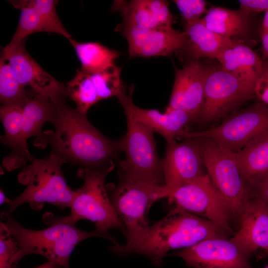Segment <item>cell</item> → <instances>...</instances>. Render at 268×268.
I'll use <instances>...</instances> for the list:
<instances>
[{"label": "cell", "instance_id": "cell-1", "mask_svg": "<svg viewBox=\"0 0 268 268\" xmlns=\"http://www.w3.org/2000/svg\"><path fill=\"white\" fill-rule=\"evenodd\" d=\"M67 97L50 98L56 110L52 123L55 132L46 131L51 152L79 168L99 169L117 162L122 151V138L104 136L89 122L86 113L68 104Z\"/></svg>", "mask_w": 268, "mask_h": 268}, {"label": "cell", "instance_id": "cell-41", "mask_svg": "<svg viewBox=\"0 0 268 268\" xmlns=\"http://www.w3.org/2000/svg\"><path fill=\"white\" fill-rule=\"evenodd\" d=\"M268 268V265H267V266H266L265 268Z\"/></svg>", "mask_w": 268, "mask_h": 268}, {"label": "cell", "instance_id": "cell-31", "mask_svg": "<svg viewBox=\"0 0 268 268\" xmlns=\"http://www.w3.org/2000/svg\"><path fill=\"white\" fill-rule=\"evenodd\" d=\"M18 250V243L7 227L0 223V268H13V260Z\"/></svg>", "mask_w": 268, "mask_h": 268}, {"label": "cell", "instance_id": "cell-22", "mask_svg": "<svg viewBox=\"0 0 268 268\" xmlns=\"http://www.w3.org/2000/svg\"><path fill=\"white\" fill-rule=\"evenodd\" d=\"M22 113V128L28 139L34 136V146L43 149L48 145L44 124H52L56 115V108L51 99L35 93L34 96L18 102Z\"/></svg>", "mask_w": 268, "mask_h": 268}, {"label": "cell", "instance_id": "cell-25", "mask_svg": "<svg viewBox=\"0 0 268 268\" xmlns=\"http://www.w3.org/2000/svg\"><path fill=\"white\" fill-rule=\"evenodd\" d=\"M250 15L241 10H232L220 6H212L201 20L209 30L231 38L242 35L250 27Z\"/></svg>", "mask_w": 268, "mask_h": 268}, {"label": "cell", "instance_id": "cell-33", "mask_svg": "<svg viewBox=\"0 0 268 268\" xmlns=\"http://www.w3.org/2000/svg\"><path fill=\"white\" fill-rule=\"evenodd\" d=\"M255 93L262 103L268 105V60L263 61L262 72L256 85Z\"/></svg>", "mask_w": 268, "mask_h": 268}, {"label": "cell", "instance_id": "cell-39", "mask_svg": "<svg viewBox=\"0 0 268 268\" xmlns=\"http://www.w3.org/2000/svg\"><path fill=\"white\" fill-rule=\"evenodd\" d=\"M10 200L4 194L3 191L0 189V204H2L5 203L9 204Z\"/></svg>", "mask_w": 268, "mask_h": 268}, {"label": "cell", "instance_id": "cell-4", "mask_svg": "<svg viewBox=\"0 0 268 268\" xmlns=\"http://www.w3.org/2000/svg\"><path fill=\"white\" fill-rule=\"evenodd\" d=\"M67 163L65 159L51 152L46 157L37 159L33 156L30 165L19 173V183L26 188L17 197L10 200L8 208L1 214L8 216L19 206L28 203L35 210H41L48 203L63 210L70 207L75 195L67 183L62 166Z\"/></svg>", "mask_w": 268, "mask_h": 268}, {"label": "cell", "instance_id": "cell-18", "mask_svg": "<svg viewBox=\"0 0 268 268\" xmlns=\"http://www.w3.org/2000/svg\"><path fill=\"white\" fill-rule=\"evenodd\" d=\"M134 86L126 87L117 97L123 108L129 109L134 117L149 128L153 133L162 135L167 144L174 141L180 137L184 129L195 117L182 109H172L160 113L156 109H146L136 106L133 99Z\"/></svg>", "mask_w": 268, "mask_h": 268}, {"label": "cell", "instance_id": "cell-17", "mask_svg": "<svg viewBox=\"0 0 268 268\" xmlns=\"http://www.w3.org/2000/svg\"><path fill=\"white\" fill-rule=\"evenodd\" d=\"M206 70L199 60L187 62L181 69L175 67L173 87L166 111L183 110L192 114L196 121L204 101Z\"/></svg>", "mask_w": 268, "mask_h": 268}, {"label": "cell", "instance_id": "cell-5", "mask_svg": "<svg viewBox=\"0 0 268 268\" xmlns=\"http://www.w3.org/2000/svg\"><path fill=\"white\" fill-rule=\"evenodd\" d=\"M114 167L113 163L99 169L79 168L77 176L84 184L75 190L69 215L57 216L47 212L43 217L45 223L48 226L55 223L74 225L79 220L85 219L94 223L98 230L109 231L118 228L124 234V227L111 202L105 184L107 177Z\"/></svg>", "mask_w": 268, "mask_h": 268}, {"label": "cell", "instance_id": "cell-13", "mask_svg": "<svg viewBox=\"0 0 268 268\" xmlns=\"http://www.w3.org/2000/svg\"><path fill=\"white\" fill-rule=\"evenodd\" d=\"M185 139L167 144L161 199L168 198L182 185L204 174L198 141L194 138Z\"/></svg>", "mask_w": 268, "mask_h": 268}, {"label": "cell", "instance_id": "cell-23", "mask_svg": "<svg viewBox=\"0 0 268 268\" xmlns=\"http://www.w3.org/2000/svg\"><path fill=\"white\" fill-rule=\"evenodd\" d=\"M216 60L223 69L255 88L262 72L263 61L250 47L235 41Z\"/></svg>", "mask_w": 268, "mask_h": 268}, {"label": "cell", "instance_id": "cell-30", "mask_svg": "<svg viewBox=\"0 0 268 268\" xmlns=\"http://www.w3.org/2000/svg\"><path fill=\"white\" fill-rule=\"evenodd\" d=\"M121 68L115 65L90 76L100 100L117 97L126 87L121 78Z\"/></svg>", "mask_w": 268, "mask_h": 268}, {"label": "cell", "instance_id": "cell-21", "mask_svg": "<svg viewBox=\"0 0 268 268\" xmlns=\"http://www.w3.org/2000/svg\"><path fill=\"white\" fill-rule=\"evenodd\" d=\"M184 32L186 41L178 52L184 53L187 62L201 58L216 59L223 50L235 42L231 38L209 30L201 19L186 25Z\"/></svg>", "mask_w": 268, "mask_h": 268}, {"label": "cell", "instance_id": "cell-6", "mask_svg": "<svg viewBox=\"0 0 268 268\" xmlns=\"http://www.w3.org/2000/svg\"><path fill=\"white\" fill-rule=\"evenodd\" d=\"M163 185L151 181L119 179L117 185L106 184L119 220L124 227L126 243L114 245L125 249L135 244L146 233L150 225L148 213L152 205L160 200Z\"/></svg>", "mask_w": 268, "mask_h": 268}, {"label": "cell", "instance_id": "cell-10", "mask_svg": "<svg viewBox=\"0 0 268 268\" xmlns=\"http://www.w3.org/2000/svg\"><path fill=\"white\" fill-rule=\"evenodd\" d=\"M255 90L220 66L207 67L204 101L196 121L209 123L225 117L255 95Z\"/></svg>", "mask_w": 268, "mask_h": 268}, {"label": "cell", "instance_id": "cell-37", "mask_svg": "<svg viewBox=\"0 0 268 268\" xmlns=\"http://www.w3.org/2000/svg\"><path fill=\"white\" fill-rule=\"evenodd\" d=\"M13 268H17L16 266H14ZM34 268H62L52 263L47 262L38 267Z\"/></svg>", "mask_w": 268, "mask_h": 268}, {"label": "cell", "instance_id": "cell-40", "mask_svg": "<svg viewBox=\"0 0 268 268\" xmlns=\"http://www.w3.org/2000/svg\"><path fill=\"white\" fill-rule=\"evenodd\" d=\"M265 252L268 255V248L264 250Z\"/></svg>", "mask_w": 268, "mask_h": 268}, {"label": "cell", "instance_id": "cell-19", "mask_svg": "<svg viewBox=\"0 0 268 268\" xmlns=\"http://www.w3.org/2000/svg\"><path fill=\"white\" fill-rule=\"evenodd\" d=\"M0 119L4 129L0 141L10 150L9 155L3 157L2 165L5 170L11 171L25 166L32 156L23 130L22 113L19 103L1 106Z\"/></svg>", "mask_w": 268, "mask_h": 268}, {"label": "cell", "instance_id": "cell-9", "mask_svg": "<svg viewBox=\"0 0 268 268\" xmlns=\"http://www.w3.org/2000/svg\"><path fill=\"white\" fill-rule=\"evenodd\" d=\"M268 131V106L260 102L235 113L214 128L183 132L180 137L209 138L232 152L241 150L252 140Z\"/></svg>", "mask_w": 268, "mask_h": 268}, {"label": "cell", "instance_id": "cell-14", "mask_svg": "<svg viewBox=\"0 0 268 268\" xmlns=\"http://www.w3.org/2000/svg\"><path fill=\"white\" fill-rule=\"evenodd\" d=\"M118 27L128 41L131 57L169 56L180 50L186 41L184 31L172 26L144 29L123 23Z\"/></svg>", "mask_w": 268, "mask_h": 268}, {"label": "cell", "instance_id": "cell-29", "mask_svg": "<svg viewBox=\"0 0 268 268\" xmlns=\"http://www.w3.org/2000/svg\"><path fill=\"white\" fill-rule=\"evenodd\" d=\"M0 60V101L1 106L13 104L29 96L25 87L15 76L7 59L2 54Z\"/></svg>", "mask_w": 268, "mask_h": 268}, {"label": "cell", "instance_id": "cell-36", "mask_svg": "<svg viewBox=\"0 0 268 268\" xmlns=\"http://www.w3.org/2000/svg\"><path fill=\"white\" fill-rule=\"evenodd\" d=\"M261 40L263 56L268 59V32H262Z\"/></svg>", "mask_w": 268, "mask_h": 268}, {"label": "cell", "instance_id": "cell-20", "mask_svg": "<svg viewBox=\"0 0 268 268\" xmlns=\"http://www.w3.org/2000/svg\"><path fill=\"white\" fill-rule=\"evenodd\" d=\"M240 227L232 238L251 255L268 247V209L251 198L240 217Z\"/></svg>", "mask_w": 268, "mask_h": 268}, {"label": "cell", "instance_id": "cell-35", "mask_svg": "<svg viewBox=\"0 0 268 268\" xmlns=\"http://www.w3.org/2000/svg\"><path fill=\"white\" fill-rule=\"evenodd\" d=\"M238 1L240 9L249 15L268 10V0H240Z\"/></svg>", "mask_w": 268, "mask_h": 268}, {"label": "cell", "instance_id": "cell-11", "mask_svg": "<svg viewBox=\"0 0 268 268\" xmlns=\"http://www.w3.org/2000/svg\"><path fill=\"white\" fill-rule=\"evenodd\" d=\"M169 205L209 220L228 233L232 214L227 202L207 174L186 183L167 198Z\"/></svg>", "mask_w": 268, "mask_h": 268}, {"label": "cell", "instance_id": "cell-38", "mask_svg": "<svg viewBox=\"0 0 268 268\" xmlns=\"http://www.w3.org/2000/svg\"><path fill=\"white\" fill-rule=\"evenodd\" d=\"M262 25V32H268V10L265 12Z\"/></svg>", "mask_w": 268, "mask_h": 268}, {"label": "cell", "instance_id": "cell-27", "mask_svg": "<svg viewBox=\"0 0 268 268\" xmlns=\"http://www.w3.org/2000/svg\"><path fill=\"white\" fill-rule=\"evenodd\" d=\"M112 10L120 12L124 23L144 29L160 26L150 0H115Z\"/></svg>", "mask_w": 268, "mask_h": 268}, {"label": "cell", "instance_id": "cell-7", "mask_svg": "<svg viewBox=\"0 0 268 268\" xmlns=\"http://www.w3.org/2000/svg\"><path fill=\"white\" fill-rule=\"evenodd\" d=\"M127 130L122 138L124 159L118 161L119 179L142 180L163 186V159L158 154L154 133L124 108Z\"/></svg>", "mask_w": 268, "mask_h": 268}, {"label": "cell", "instance_id": "cell-34", "mask_svg": "<svg viewBox=\"0 0 268 268\" xmlns=\"http://www.w3.org/2000/svg\"><path fill=\"white\" fill-rule=\"evenodd\" d=\"M250 189L254 194L252 199L258 201L268 209V173Z\"/></svg>", "mask_w": 268, "mask_h": 268}, {"label": "cell", "instance_id": "cell-28", "mask_svg": "<svg viewBox=\"0 0 268 268\" xmlns=\"http://www.w3.org/2000/svg\"><path fill=\"white\" fill-rule=\"evenodd\" d=\"M66 86L67 97L74 101L76 108L86 113L90 108L100 101L90 74L81 69Z\"/></svg>", "mask_w": 268, "mask_h": 268}, {"label": "cell", "instance_id": "cell-26", "mask_svg": "<svg viewBox=\"0 0 268 268\" xmlns=\"http://www.w3.org/2000/svg\"><path fill=\"white\" fill-rule=\"evenodd\" d=\"M74 49L81 65V69L89 74L101 71L115 64L120 53L98 42L80 43L68 39Z\"/></svg>", "mask_w": 268, "mask_h": 268}, {"label": "cell", "instance_id": "cell-8", "mask_svg": "<svg viewBox=\"0 0 268 268\" xmlns=\"http://www.w3.org/2000/svg\"><path fill=\"white\" fill-rule=\"evenodd\" d=\"M196 138L201 139L198 142L207 175L227 202L232 214L239 218L251 198L236 162L229 150L212 139Z\"/></svg>", "mask_w": 268, "mask_h": 268}, {"label": "cell", "instance_id": "cell-24", "mask_svg": "<svg viewBox=\"0 0 268 268\" xmlns=\"http://www.w3.org/2000/svg\"><path fill=\"white\" fill-rule=\"evenodd\" d=\"M229 151L249 189L268 173V131L241 150Z\"/></svg>", "mask_w": 268, "mask_h": 268}, {"label": "cell", "instance_id": "cell-16", "mask_svg": "<svg viewBox=\"0 0 268 268\" xmlns=\"http://www.w3.org/2000/svg\"><path fill=\"white\" fill-rule=\"evenodd\" d=\"M26 40L14 46H6L1 54L8 61L13 73L24 86L34 93L51 98L58 95L67 96L66 86L46 71L25 49Z\"/></svg>", "mask_w": 268, "mask_h": 268}, {"label": "cell", "instance_id": "cell-15", "mask_svg": "<svg viewBox=\"0 0 268 268\" xmlns=\"http://www.w3.org/2000/svg\"><path fill=\"white\" fill-rule=\"evenodd\" d=\"M13 7L21 11L16 31L7 45L14 46L34 33L46 32L63 35L68 39L67 31L56 12L55 0H9Z\"/></svg>", "mask_w": 268, "mask_h": 268}, {"label": "cell", "instance_id": "cell-3", "mask_svg": "<svg viewBox=\"0 0 268 268\" xmlns=\"http://www.w3.org/2000/svg\"><path fill=\"white\" fill-rule=\"evenodd\" d=\"M2 222L18 243V250L13 264H17L24 257L37 254L63 268H69V257L75 247L82 241L91 237L107 239L114 245L119 244L109 231L95 229L87 231L74 225L55 223L41 230H31L22 226L11 215L0 214Z\"/></svg>", "mask_w": 268, "mask_h": 268}, {"label": "cell", "instance_id": "cell-12", "mask_svg": "<svg viewBox=\"0 0 268 268\" xmlns=\"http://www.w3.org/2000/svg\"><path fill=\"white\" fill-rule=\"evenodd\" d=\"M169 255L181 258L194 268H252L251 254L232 238L206 239Z\"/></svg>", "mask_w": 268, "mask_h": 268}, {"label": "cell", "instance_id": "cell-32", "mask_svg": "<svg viewBox=\"0 0 268 268\" xmlns=\"http://www.w3.org/2000/svg\"><path fill=\"white\" fill-rule=\"evenodd\" d=\"M181 16L186 23L189 25L200 19L203 14H206V2L203 0H174Z\"/></svg>", "mask_w": 268, "mask_h": 268}, {"label": "cell", "instance_id": "cell-2", "mask_svg": "<svg viewBox=\"0 0 268 268\" xmlns=\"http://www.w3.org/2000/svg\"><path fill=\"white\" fill-rule=\"evenodd\" d=\"M228 233L212 222L172 206L162 219L150 225L145 235L125 249L114 246L110 251L124 257L140 254L155 266H161L170 250L185 249L206 239L224 237Z\"/></svg>", "mask_w": 268, "mask_h": 268}]
</instances>
